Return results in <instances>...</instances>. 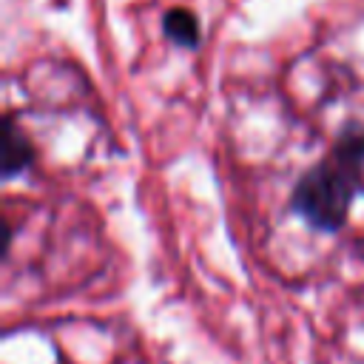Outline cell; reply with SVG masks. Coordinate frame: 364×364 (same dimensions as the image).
<instances>
[{"mask_svg":"<svg viewBox=\"0 0 364 364\" xmlns=\"http://www.w3.org/2000/svg\"><path fill=\"white\" fill-rule=\"evenodd\" d=\"M361 165H364V134L344 136L324 162L310 168L296 182L293 188L296 213L318 230H338L347 222L350 205L361 185Z\"/></svg>","mask_w":364,"mask_h":364,"instance_id":"1","label":"cell"},{"mask_svg":"<svg viewBox=\"0 0 364 364\" xmlns=\"http://www.w3.org/2000/svg\"><path fill=\"white\" fill-rule=\"evenodd\" d=\"M3 159H0V168H3V176L11 179L17 173H23L31 162H34V145L28 142V136L17 128V122L11 117L3 119Z\"/></svg>","mask_w":364,"mask_h":364,"instance_id":"2","label":"cell"},{"mask_svg":"<svg viewBox=\"0 0 364 364\" xmlns=\"http://www.w3.org/2000/svg\"><path fill=\"white\" fill-rule=\"evenodd\" d=\"M162 28H165V37L176 46H185V48H193L199 43V20L193 11L188 9H171L165 17H162Z\"/></svg>","mask_w":364,"mask_h":364,"instance_id":"3","label":"cell"}]
</instances>
